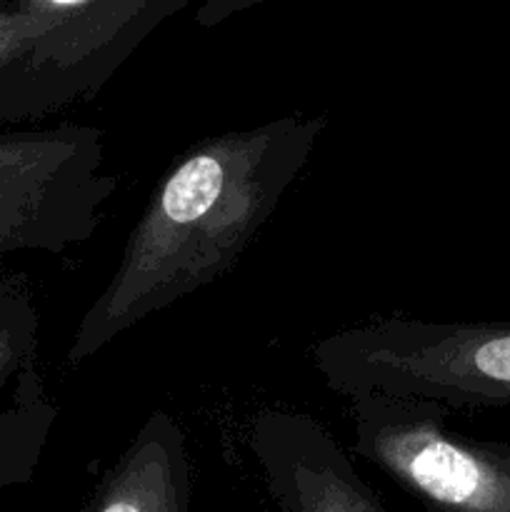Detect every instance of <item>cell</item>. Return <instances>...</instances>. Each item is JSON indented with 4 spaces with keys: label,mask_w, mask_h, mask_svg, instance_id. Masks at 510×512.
Instances as JSON below:
<instances>
[{
    "label": "cell",
    "mask_w": 510,
    "mask_h": 512,
    "mask_svg": "<svg viewBox=\"0 0 510 512\" xmlns=\"http://www.w3.org/2000/svg\"><path fill=\"white\" fill-rule=\"evenodd\" d=\"M255 3H260V0H208V3H205V8L200 10V23L213 25V23H218V20L228 18V15L235 13V10H243V8H248V5H255Z\"/></svg>",
    "instance_id": "cell-9"
},
{
    "label": "cell",
    "mask_w": 510,
    "mask_h": 512,
    "mask_svg": "<svg viewBox=\"0 0 510 512\" xmlns=\"http://www.w3.org/2000/svg\"><path fill=\"white\" fill-rule=\"evenodd\" d=\"M175 0H20L25 48L0 73V115L30 118L100 93Z\"/></svg>",
    "instance_id": "cell-4"
},
{
    "label": "cell",
    "mask_w": 510,
    "mask_h": 512,
    "mask_svg": "<svg viewBox=\"0 0 510 512\" xmlns=\"http://www.w3.org/2000/svg\"><path fill=\"white\" fill-rule=\"evenodd\" d=\"M35 315L0 328V490L35 478L58 408L35 370Z\"/></svg>",
    "instance_id": "cell-7"
},
{
    "label": "cell",
    "mask_w": 510,
    "mask_h": 512,
    "mask_svg": "<svg viewBox=\"0 0 510 512\" xmlns=\"http://www.w3.org/2000/svg\"><path fill=\"white\" fill-rule=\"evenodd\" d=\"M325 125V115L290 113L185 150L75 328L70 363H88L125 330L223 278L300 178Z\"/></svg>",
    "instance_id": "cell-1"
},
{
    "label": "cell",
    "mask_w": 510,
    "mask_h": 512,
    "mask_svg": "<svg viewBox=\"0 0 510 512\" xmlns=\"http://www.w3.org/2000/svg\"><path fill=\"white\" fill-rule=\"evenodd\" d=\"M348 403L353 453L425 510L510 512V443L458 433L438 400L355 393Z\"/></svg>",
    "instance_id": "cell-3"
},
{
    "label": "cell",
    "mask_w": 510,
    "mask_h": 512,
    "mask_svg": "<svg viewBox=\"0 0 510 512\" xmlns=\"http://www.w3.org/2000/svg\"><path fill=\"white\" fill-rule=\"evenodd\" d=\"M25 315H33V310L25 303L23 295H18L15 290H10L8 285L0 283V328L25 318Z\"/></svg>",
    "instance_id": "cell-8"
},
{
    "label": "cell",
    "mask_w": 510,
    "mask_h": 512,
    "mask_svg": "<svg viewBox=\"0 0 510 512\" xmlns=\"http://www.w3.org/2000/svg\"><path fill=\"white\" fill-rule=\"evenodd\" d=\"M193 478L178 420L153 410L105 470L85 512H190Z\"/></svg>",
    "instance_id": "cell-6"
},
{
    "label": "cell",
    "mask_w": 510,
    "mask_h": 512,
    "mask_svg": "<svg viewBox=\"0 0 510 512\" xmlns=\"http://www.w3.org/2000/svg\"><path fill=\"white\" fill-rule=\"evenodd\" d=\"M248 448L275 512H388L343 443L313 415L260 410Z\"/></svg>",
    "instance_id": "cell-5"
},
{
    "label": "cell",
    "mask_w": 510,
    "mask_h": 512,
    "mask_svg": "<svg viewBox=\"0 0 510 512\" xmlns=\"http://www.w3.org/2000/svg\"><path fill=\"white\" fill-rule=\"evenodd\" d=\"M310 358L343 398L413 395L450 410L510 405V320L448 323L390 315L330 333Z\"/></svg>",
    "instance_id": "cell-2"
}]
</instances>
